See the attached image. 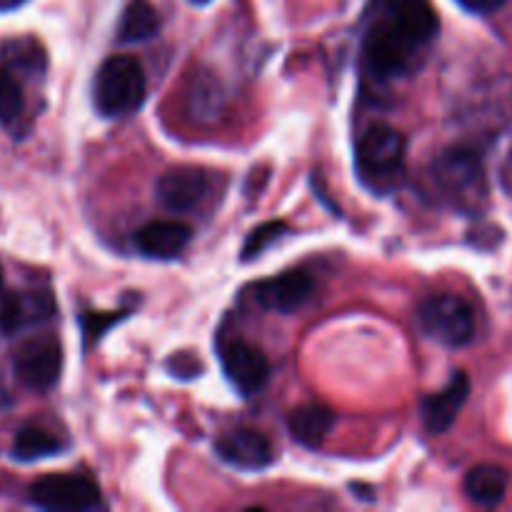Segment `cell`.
Segmentation results:
<instances>
[{"label":"cell","mask_w":512,"mask_h":512,"mask_svg":"<svg viewBox=\"0 0 512 512\" xmlns=\"http://www.w3.org/2000/svg\"><path fill=\"white\" fill-rule=\"evenodd\" d=\"M188 3H193V5H208L210 0H188Z\"/></svg>","instance_id":"83f0119b"},{"label":"cell","mask_w":512,"mask_h":512,"mask_svg":"<svg viewBox=\"0 0 512 512\" xmlns=\"http://www.w3.org/2000/svg\"><path fill=\"white\" fill-rule=\"evenodd\" d=\"M470 398V378L468 373L458 370V373L450 378V383L445 385L440 393L430 395L423 400V425L430 435H443L453 428V423L458 420L460 410L468 403Z\"/></svg>","instance_id":"7c38bea8"},{"label":"cell","mask_w":512,"mask_h":512,"mask_svg":"<svg viewBox=\"0 0 512 512\" xmlns=\"http://www.w3.org/2000/svg\"><path fill=\"white\" fill-rule=\"evenodd\" d=\"M215 453L238 470H265L275 458L270 440L253 428H238L220 435L215 440Z\"/></svg>","instance_id":"30bf717a"},{"label":"cell","mask_w":512,"mask_h":512,"mask_svg":"<svg viewBox=\"0 0 512 512\" xmlns=\"http://www.w3.org/2000/svg\"><path fill=\"white\" fill-rule=\"evenodd\" d=\"M3 63L8 65V68L40 73V70L45 68V55H43V48H40L33 38L10 40V43H5L3 48Z\"/></svg>","instance_id":"ffe728a7"},{"label":"cell","mask_w":512,"mask_h":512,"mask_svg":"<svg viewBox=\"0 0 512 512\" xmlns=\"http://www.w3.org/2000/svg\"><path fill=\"white\" fill-rule=\"evenodd\" d=\"M508 485V470L493 463H483L475 465V468L465 475L463 490L465 495H468L470 503L480 505V508H495V505H500L505 500Z\"/></svg>","instance_id":"2e32d148"},{"label":"cell","mask_w":512,"mask_h":512,"mask_svg":"<svg viewBox=\"0 0 512 512\" xmlns=\"http://www.w3.org/2000/svg\"><path fill=\"white\" fill-rule=\"evenodd\" d=\"M465 10L470 13H478V15H490L495 13L498 8H503L505 0H458Z\"/></svg>","instance_id":"cb8c5ba5"},{"label":"cell","mask_w":512,"mask_h":512,"mask_svg":"<svg viewBox=\"0 0 512 512\" xmlns=\"http://www.w3.org/2000/svg\"><path fill=\"white\" fill-rule=\"evenodd\" d=\"M145 90L143 65L133 55H113L95 73L93 103L105 118H123L143 105Z\"/></svg>","instance_id":"3957f363"},{"label":"cell","mask_w":512,"mask_h":512,"mask_svg":"<svg viewBox=\"0 0 512 512\" xmlns=\"http://www.w3.org/2000/svg\"><path fill=\"white\" fill-rule=\"evenodd\" d=\"M405 165V138L388 123H375L355 145V168L360 180L373 190H385L400 178Z\"/></svg>","instance_id":"277c9868"},{"label":"cell","mask_w":512,"mask_h":512,"mask_svg":"<svg viewBox=\"0 0 512 512\" xmlns=\"http://www.w3.org/2000/svg\"><path fill=\"white\" fill-rule=\"evenodd\" d=\"M65 445L55 438L53 433L35 425H25L18 430L13 440V458L20 463H35V460L53 458V455L63 453Z\"/></svg>","instance_id":"ac0fdd59"},{"label":"cell","mask_w":512,"mask_h":512,"mask_svg":"<svg viewBox=\"0 0 512 512\" xmlns=\"http://www.w3.org/2000/svg\"><path fill=\"white\" fill-rule=\"evenodd\" d=\"M55 315L53 295L45 290H25V293H10L3 313H0V330L5 335L20 333L25 328H35L48 323Z\"/></svg>","instance_id":"4fadbf2b"},{"label":"cell","mask_w":512,"mask_h":512,"mask_svg":"<svg viewBox=\"0 0 512 512\" xmlns=\"http://www.w3.org/2000/svg\"><path fill=\"white\" fill-rule=\"evenodd\" d=\"M25 98L23 88L15 80L13 70L8 65H0V125L3 128H13L20 118H23Z\"/></svg>","instance_id":"d6986e66"},{"label":"cell","mask_w":512,"mask_h":512,"mask_svg":"<svg viewBox=\"0 0 512 512\" xmlns=\"http://www.w3.org/2000/svg\"><path fill=\"white\" fill-rule=\"evenodd\" d=\"M160 30V15L150 0H130L120 15L118 40L120 43H143Z\"/></svg>","instance_id":"e0dca14e"},{"label":"cell","mask_w":512,"mask_h":512,"mask_svg":"<svg viewBox=\"0 0 512 512\" xmlns=\"http://www.w3.org/2000/svg\"><path fill=\"white\" fill-rule=\"evenodd\" d=\"M193 115L198 118H213L215 113L220 110V100H223V90H220V83L213 78H200L193 88Z\"/></svg>","instance_id":"7402d4cb"},{"label":"cell","mask_w":512,"mask_h":512,"mask_svg":"<svg viewBox=\"0 0 512 512\" xmlns=\"http://www.w3.org/2000/svg\"><path fill=\"white\" fill-rule=\"evenodd\" d=\"M8 295H10V290H8V285H5V275H3V268H0V313H3L5 303H8Z\"/></svg>","instance_id":"484cf974"},{"label":"cell","mask_w":512,"mask_h":512,"mask_svg":"<svg viewBox=\"0 0 512 512\" xmlns=\"http://www.w3.org/2000/svg\"><path fill=\"white\" fill-rule=\"evenodd\" d=\"M313 278L305 270H285L278 278H268L253 288V298L270 313H295L313 295Z\"/></svg>","instance_id":"9c48e42d"},{"label":"cell","mask_w":512,"mask_h":512,"mask_svg":"<svg viewBox=\"0 0 512 512\" xmlns=\"http://www.w3.org/2000/svg\"><path fill=\"white\" fill-rule=\"evenodd\" d=\"M30 503L43 510L80 512L100 503V490L85 475H45L30 485Z\"/></svg>","instance_id":"52a82bcc"},{"label":"cell","mask_w":512,"mask_h":512,"mask_svg":"<svg viewBox=\"0 0 512 512\" xmlns=\"http://www.w3.org/2000/svg\"><path fill=\"white\" fill-rule=\"evenodd\" d=\"M418 325L428 338L445 348H463L475 338V313L460 295H430L418 308Z\"/></svg>","instance_id":"5b68a950"},{"label":"cell","mask_w":512,"mask_h":512,"mask_svg":"<svg viewBox=\"0 0 512 512\" xmlns=\"http://www.w3.org/2000/svg\"><path fill=\"white\" fill-rule=\"evenodd\" d=\"M20 3H23V0H0V10H10Z\"/></svg>","instance_id":"4316f807"},{"label":"cell","mask_w":512,"mask_h":512,"mask_svg":"<svg viewBox=\"0 0 512 512\" xmlns=\"http://www.w3.org/2000/svg\"><path fill=\"white\" fill-rule=\"evenodd\" d=\"M133 240L135 248L148 258L173 260L188 248V243L193 240V230L178 220H153V223L143 225Z\"/></svg>","instance_id":"5bb4252c"},{"label":"cell","mask_w":512,"mask_h":512,"mask_svg":"<svg viewBox=\"0 0 512 512\" xmlns=\"http://www.w3.org/2000/svg\"><path fill=\"white\" fill-rule=\"evenodd\" d=\"M430 183L438 198L458 213H480L488 203V175L478 150L450 145L430 165Z\"/></svg>","instance_id":"7a4b0ae2"},{"label":"cell","mask_w":512,"mask_h":512,"mask_svg":"<svg viewBox=\"0 0 512 512\" xmlns=\"http://www.w3.org/2000/svg\"><path fill=\"white\" fill-rule=\"evenodd\" d=\"M128 315V310H118L115 315L110 313H85L83 315V335H85V343H98L105 333H108L110 325L120 323V320Z\"/></svg>","instance_id":"603a6c76"},{"label":"cell","mask_w":512,"mask_h":512,"mask_svg":"<svg viewBox=\"0 0 512 512\" xmlns=\"http://www.w3.org/2000/svg\"><path fill=\"white\" fill-rule=\"evenodd\" d=\"M335 425V410L328 405L308 403L288 415V433L298 445L318 450Z\"/></svg>","instance_id":"9a60e30c"},{"label":"cell","mask_w":512,"mask_h":512,"mask_svg":"<svg viewBox=\"0 0 512 512\" xmlns=\"http://www.w3.org/2000/svg\"><path fill=\"white\" fill-rule=\"evenodd\" d=\"M503 185H505V190H508V195H512V150L503 165Z\"/></svg>","instance_id":"d4e9b609"},{"label":"cell","mask_w":512,"mask_h":512,"mask_svg":"<svg viewBox=\"0 0 512 512\" xmlns=\"http://www.w3.org/2000/svg\"><path fill=\"white\" fill-rule=\"evenodd\" d=\"M288 233H290L288 225L280 223V220H270V223L258 225V228L250 230V235L245 238L243 253H240V258H243V260L258 258V255H263L265 250L270 248V245H275L280 238H285Z\"/></svg>","instance_id":"44dd1931"},{"label":"cell","mask_w":512,"mask_h":512,"mask_svg":"<svg viewBox=\"0 0 512 512\" xmlns=\"http://www.w3.org/2000/svg\"><path fill=\"white\" fill-rule=\"evenodd\" d=\"M220 363H223V370L230 383L245 398L260 393L265 388V383L270 380L268 355L260 348H255V345L245 343V340H230V343H225L220 348Z\"/></svg>","instance_id":"ba28073f"},{"label":"cell","mask_w":512,"mask_h":512,"mask_svg":"<svg viewBox=\"0 0 512 512\" xmlns=\"http://www.w3.org/2000/svg\"><path fill=\"white\" fill-rule=\"evenodd\" d=\"M440 20L430 0H370L360 65L373 83L410 73L420 53L438 38Z\"/></svg>","instance_id":"6da1fadb"},{"label":"cell","mask_w":512,"mask_h":512,"mask_svg":"<svg viewBox=\"0 0 512 512\" xmlns=\"http://www.w3.org/2000/svg\"><path fill=\"white\" fill-rule=\"evenodd\" d=\"M13 368L15 378L25 388L35 390V393H48L60 380V370H63V348H60L58 338L38 335V338L25 340L15 350Z\"/></svg>","instance_id":"8992f818"},{"label":"cell","mask_w":512,"mask_h":512,"mask_svg":"<svg viewBox=\"0 0 512 512\" xmlns=\"http://www.w3.org/2000/svg\"><path fill=\"white\" fill-rule=\"evenodd\" d=\"M210 190V178L200 168H173L160 175L158 198L173 213H188L198 208Z\"/></svg>","instance_id":"8fae6325"}]
</instances>
